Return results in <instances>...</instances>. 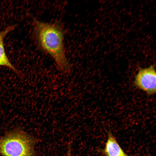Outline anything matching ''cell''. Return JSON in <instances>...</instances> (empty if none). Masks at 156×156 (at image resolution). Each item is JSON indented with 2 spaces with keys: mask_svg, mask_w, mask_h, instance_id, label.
I'll return each instance as SVG.
<instances>
[{
  "mask_svg": "<svg viewBox=\"0 0 156 156\" xmlns=\"http://www.w3.org/2000/svg\"><path fill=\"white\" fill-rule=\"evenodd\" d=\"M33 24L34 37L39 48L53 58L60 72L66 74L70 73L71 67L66 54L64 33L61 24L36 19H34Z\"/></svg>",
  "mask_w": 156,
  "mask_h": 156,
  "instance_id": "1",
  "label": "cell"
},
{
  "mask_svg": "<svg viewBox=\"0 0 156 156\" xmlns=\"http://www.w3.org/2000/svg\"><path fill=\"white\" fill-rule=\"evenodd\" d=\"M35 140L23 131L15 129L0 137V154L3 156H34Z\"/></svg>",
  "mask_w": 156,
  "mask_h": 156,
  "instance_id": "2",
  "label": "cell"
},
{
  "mask_svg": "<svg viewBox=\"0 0 156 156\" xmlns=\"http://www.w3.org/2000/svg\"><path fill=\"white\" fill-rule=\"evenodd\" d=\"M156 73L153 65L140 68L136 75L134 84L138 89L148 95L154 94L156 92Z\"/></svg>",
  "mask_w": 156,
  "mask_h": 156,
  "instance_id": "3",
  "label": "cell"
},
{
  "mask_svg": "<svg viewBox=\"0 0 156 156\" xmlns=\"http://www.w3.org/2000/svg\"><path fill=\"white\" fill-rule=\"evenodd\" d=\"M101 151L105 156H131L126 154L118 143L110 131L107 132V138L104 148Z\"/></svg>",
  "mask_w": 156,
  "mask_h": 156,
  "instance_id": "4",
  "label": "cell"
},
{
  "mask_svg": "<svg viewBox=\"0 0 156 156\" xmlns=\"http://www.w3.org/2000/svg\"><path fill=\"white\" fill-rule=\"evenodd\" d=\"M15 27L14 25L8 26L3 30L0 31V66H6L15 73L18 74L17 69L10 61L6 53L4 40L6 36Z\"/></svg>",
  "mask_w": 156,
  "mask_h": 156,
  "instance_id": "5",
  "label": "cell"
},
{
  "mask_svg": "<svg viewBox=\"0 0 156 156\" xmlns=\"http://www.w3.org/2000/svg\"><path fill=\"white\" fill-rule=\"evenodd\" d=\"M67 156H72L71 153V148L70 145H69L68 147Z\"/></svg>",
  "mask_w": 156,
  "mask_h": 156,
  "instance_id": "6",
  "label": "cell"
}]
</instances>
